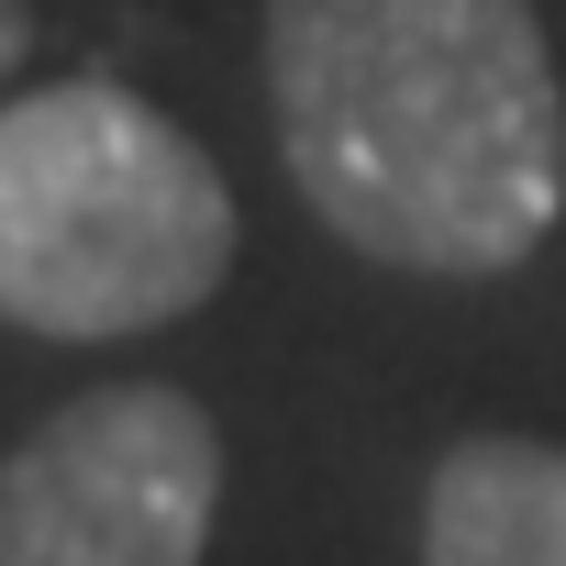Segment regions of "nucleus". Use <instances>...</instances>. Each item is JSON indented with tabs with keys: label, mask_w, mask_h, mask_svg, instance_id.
Instances as JSON below:
<instances>
[{
	"label": "nucleus",
	"mask_w": 566,
	"mask_h": 566,
	"mask_svg": "<svg viewBox=\"0 0 566 566\" xmlns=\"http://www.w3.org/2000/svg\"><path fill=\"white\" fill-rule=\"evenodd\" d=\"M266 112L312 222L400 277H511L566 211L533 0H266Z\"/></svg>",
	"instance_id": "f257e3e1"
},
{
	"label": "nucleus",
	"mask_w": 566,
	"mask_h": 566,
	"mask_svg": "<svg viewBox=\"0 0 566 566\" xmlns=\"http://www.w3.org/2000/svg\"><path fill=\"white\" fill-rule=\"evenodd\" d=\"M233 277V189L123 78L0 101V323L45 345H134Z\"/></svg>",
	"instance_id": "f03ea898"
},
{
	"label": "nucleus",
	"mask_w": 566,
	"mask_h": 566,
	"mask_svg": "<svg viewBox=\"0 0 566 566\" xmlns=\"http://www.w3.org/2000/svg\"><path fill=\"white\" fill-rule=\"evenodd\" d=\"M222 522V422L167 378L56 400L0 455V566H200Z\"/></svg>",
	"instance_id": "7ed1b4c3"
},
{
	"label": "nucleus",
	"mask_w": 566,
	"mask_h": 566,
	"mask_svg": "<svg viewBox=\"0 0 566 566\" xmlns=\"http://www.w3.org/2000/svg\"><path fill=\"white\" fill-rule=\"evenodd\" d=\"M422 566H566V444H444L422 478Z\"/></svg>",
	"instance_id": "20e7f679"
},
{
	"label": "nucleus",
	"mask_w": 566,
	"mask_h": 566,
	"mask_svg": "<svg viewBox=\"0 0 566 566\" xmlns=\"http://www.w3.org/2000/svg\"><path fill=\"white\" fill-rule=\"evenodd\" d=\"M23 56H34V0H0V90L23 78Z\"/></svg>",
	"instance_id": "39448f33"
}]
</instances>
